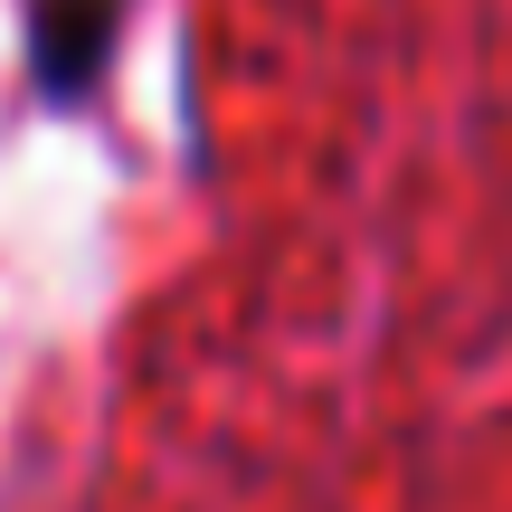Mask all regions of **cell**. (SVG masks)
Wrapping results in <instances>:
<instances>
[{"label": "cell", "mask_w": 512, "mask_h": 512, "mask_svg": "<svg viewBox=\"0 0 512 512\" xmlns=\"http://www.w3.org/2000/svg\"><path fill=\"white\" fill-rule=\"evenodd\" d=\"M29 57L48 105H86V86L114 57V0H29Z\"/></svg>", "instance_id": "cell-1"}]
</instances>
